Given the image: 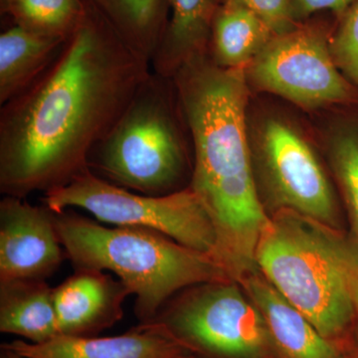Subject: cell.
<instances>
[{"label":"cell","instance_id":"obj_1","mask_svg":"<svg viewBox=\"0 0 358 358\" xmlns=\"http://www.w3.org/2000/svg\"><path fill=\"white\" fill-rule=\"evenodd\" d=\"M86 1V0H85ZM51 65L0 110V192L24 199L67 185L152 73L86 1Z\"/></svg>","mask_w":358,"mask_h":358},{"label":"cell","instance_id":"obj_12","mask_svg":"<svg viewBox=\"0 0 358 358\" xmlns=\"http://www.w3.org/2000/svg\"><path fill=\"white\" fill-rule=\"evenodd\" d=\"M25 358H178L189 353L154 327L140 324L120 336H58L43 343H3Z\"/></svg>","mask_w":358,"mask_h":358},{"label":"cell","instance_id":"obj_19","mask_svg":"<svg viewBox=\"0 0 358 358\" xmlns=\"http://www.w3.org/2000/svg\"><path fill=\"white\" fill-rule=\"evenodd\" d=\"M85 0H0L2 15L28 31L69 39L86 14Z\"/></svg>","mask_w":358,"mask_h":358},{"label":"cell","instance_id":"obj_5","mask_svg":"<svg viewBox=\"0 0 358 358\" xmlns=\"http://www.w3.org/2000/svg\"><path fill=\"white\" fill-rule=\"evenodd\" d=\"M173 80L152 71L107 136L90 152L88 169L113 185L141 194H171L192 178L178 124Z\"/></svg>","mask_w":358,"mask_h":358},{"label":"cell","instance_id":"obj_11","mask_svg":"<svg viewBox=\"0 0 358 358\" xmlns=\"http://www.w3.org/2000/svg\"><path fill=\"white\" fill-rule=\"evenodd\" d=\"M131 292L103 271L76 268L53 288L59 336H95L124 317Z\"/></svg>","mask_w":358,"mask_h":358},{"label":"cell","instance_id":"obj_7","mask_svg":"<svg viewBox=\"0 0 358 358\" xmlns=\"http://www.w3.org/2000/svg\"><path fill=\"white\" fill-rule=\"evenodd\" d=\"M42 203L56 213L83 209L99 222L155 231L213 258L215 254L213 224L190 187L159 196L141 194L87 169L67 185L44 193Z\"/></svg>","mask_w":358,"mask_h":358},{"label":"cell","instance_id":"obj_6","mask_svg":"<svg viewBox=\"0 0 358 358\" xmlns=\"http://www.w3.org/2000/svg\"><path fill=\"white\" fill-rule=\"evenodd\" d=\"M143 324L199 358H282L262 313L232 280L182 289Z\"/></svg>","mask_w":358,"mask_h":358},{"label":"cell","instance_id":"obj_21","mask_svg":"<svg viewBox=\"0 0 358 358\" xmlns=\"http://www.w3.org/2000/svg\"><path fill=\"white\" fill-rule=\"evenodd\" d=\"M329 46L338 69L358 91V0L343 16Z\"/></svg>","mask_w":358,"mask_h":358},{"label":"cell","instance_id":"obj_16","mask_svg":"<svg viewBox=\"0 0 358 358\" xmlns=\"http://www.w3.org/2000/svg\"><path fill=\"white\" fill-rule=\"evenodd\" d=\"M67 40L44 36L17 25L4 30L0 35V105L34 83Z\"/></svg>","mask_w":358,"mask_h":358},{"label":"cell","instance_id":"obj_18","mask_svg":"<svg viewBox=\"0 0 358 358\" xmlns=\"http://www.w3.org/2000/svg\"><path fill=\"white\" fill-rule=\"evenodd\" d=\"M134 51L152 63L167 23V0H86Z\"/></svg>","mask_w":358,"mask_h":358},{"label":"cell","instance_id":"obj_26","mask_svg":"<svg viewBox=\"0 0 358 358\" xmlns=\"http://www.w3.org/2000/svg\"><path fill=\"white\" fill-rule=\"evenodd\" d=\"M178 358H199V357H195V355H192V353H186V355H181V357H179Z\"/></svg>","mask_w":358,"mask_h":358},{"label":"cell","instance_id":"obj_14","mask_svg":"<svg viewBox=\"0 0 358 358\" xmlns=\"http://www.w3.org/2000/svg\"><path fill=\"white\" fill-rule=\"evenodd\" d=\"M171 20L152 59V70L173 78L192 59L209 53L212 26L224 0H167Z\"/></svg>","mask_w":358,"mask_h":358},{"label":"cell","instance_id":"obj_25","mask_svg":"<svg viewBox=\"0 0 358 358\" xmlns=\"http://www.w3.org/2000/svg\"><path fill=\"white\" fill-rule=\"evenodd\" d=\"M0 358H25L22 355H18L17 352L10 350L2 343L0 346Z\"/></svg>","mask_w":358,"mask_h":358},{"label":"cell","instance_id":"obj_13","mask_svg":"<svg viewBox=\"0 0 358 358\" xmlns=\"http://www.w3.org/2000/svg\"><path fill=\"white\" fill-rule=\"evenodd\" d=\"M238 282L262 313L282 358H348L343 348L324 338L258 270Z\"/></svg>","mask_w":358,"mask_h":358},{"label":"cell","instance_id":"obj_20","mask_svg":"<svg viewBox=\"0 0 358 358\" xmlns=\"http://www.w3.org/2000/svg\"><path fill=\"white\" fill-rule=\"evenodd\" d=\"M329 159L358 245V127H345L334 134Z\"/></svg>","mask_w":358,"mask_h":358},{"label":"cell","instance_id":"obj_24","mask_svg":"<svg viewBox=\"0 0 358 358\" xmlns=\"http://www.w3.org/2000/svg\"><path fill=\"white\" fill-rule=\"evenodd\" d=\"M350 282H352L353 305H355V324H357V331L358 334V245L355 257H353Z\"/></svg>","mask_w":358,"mask_h":358},{"label":"cell","instance_id":"obj_22","mask_svg":"<svg viewBox=\"0 0 358 358\" xmlns=\"http://www.w3.org/2000/svg\"><path fill=\"white\" fill-rule=\"evenodd\" d=\"M249 9L271 28L275 35L294 29L299 24L294 18L291 0H226Z\"/></svg>","mask_w":358,"mask_h":358},{"label":"cell","instance_id":"obj_10","mask_svg":"<svg viewBox=\"0 0 358 358\" xmlns=\"http://www.w3.org/2000/svg\"><path fill=\"white\" fill-rule=\"evenodd\" d=\"M66 252L46 205L4 196L0 201V282L45 280L60 267Z\"/></svg>","mask_w":358,"mask_h":358},{"label":"cell","instance_id":"obj_4","mask_svg":"<svg viewBox=\"0 0 358 358\" xmlns=\"http://www.w3.org/2000/svg\"><path fill=\"white\" fill-rule=\"evenodd\" d=\"M357 244L288 210L275 212L261 233L257 270L324 338L341 346L355 326L352 266Z\"/></svg>","mask_w":358,"mask_h":358},{"label":"cell","instance_id":"obj_9","mask_svg":"<svg viewBox=\"0 0 358 358\" xmlns=\"http://www.w3.org/2000/svg\"><path fill=\"white\" fill-rule=\"evenodd\" d=\"M265 194L275 212L288 210L338 230V200L310 145L281 120H267L257 141Z\"/></svg>","mask_w":358,"mask_h":358},{"label":"cell","instance_id":"obj_8","mask_svg":"<svg viewBox=\"0 0 358 358\" xmlns=\"http://www.w3.org/2000/svg\"><path fill=\"white\" fill-rule=\"evenodd\" d=\"M245 74L256 88L305 109L352 103L358 95L334 62L324 31L310 25L273 37Z\"/></svg>","mask_w":358,"mask_h":358},{"label":"cell","instance_id":"obj_23","mask_svg":"<svg viewBox=\"0 0 358 358\" xmlns=\"http://www.w3.org/2000/svg\"><path fill=\"white\" fill-rule=\"evenodd\" d=\"M294 20H306L312 14L331 10L343 17L357 0H291Z\"/></svg>","mask_w":358,"mask_h":358},{"label":"cell","instance_id":"obj_2","mask_svg":"<svg viewBox=\"0 0 358 358\" xmlns=\"http://www.w3.org/2000/svg\"><path fill=\"white\" fill-rule=\"evenodd\" d=\"M171 79L192 141L189 187L215 229L214 259L239 282L257 270V245L270 219L257 187L247 134L245 68L219 67L207 53Z\"/></svg>","mask_w":358,"mask_h":358},{"label":"cell","instance_id":"obj_3","mask_svg":"<svg viewBox=\"0 0 358 358\" xmlns=\"http://www.w3.org/2000/svg\"><path fill=\"white\" fill-rule=\"evenodd\" d=\"M54 213L61 244L75 270L114 273L136 296L140 324L154 319L188 287L231 280L213 257L166 235L143 228L107 227L72 208Z\"/></svg>","mask_w":358,"mask_h":358},{"label":"cell","instance_id":"obj_17","mask_svg":"<svg viewBox=\"0 0 358 358\" xmlns=\"http://www.w3.org/2000/svg\"><path fill=\"white\" fill-rule=\"evenodd\" d=\"M275 36L256 14L224 0L212 26L209 55L222 68H245Z\"/></svg>","mask_w":358,"mask_h":358},{"label":"cell","instance_id":"obj_15","mask_svg":"<svg viewBox=\"0 0 358 358\" xmlns=\"http://www.w3.org/2000/svg\"><path fill=\"white\" fill-rule=\"evenodd\" d=\"M0 331L32 343L58 336L53 288L45 280L0 282Z\"/></svg>","mask_w":358,"mask_h":358}]
</instances>
